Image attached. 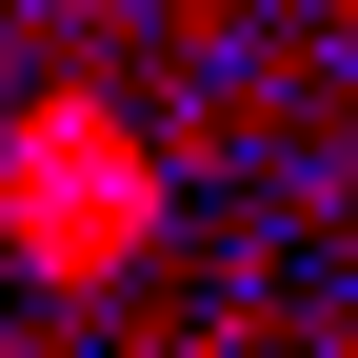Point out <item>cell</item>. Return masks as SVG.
<instances>
[{
	"mask_svg": "<svg viewBox=\"0 0 358 358\" xmlns=\"http://www.w3.org/2000/svg\"><path fill=\"white\" fill-rule=\"evenodd\" d=\"M100 140H120L100 100H40V120H20V159H0V199H20V239L60 259V279H100V259L159 219V179H100Z\"/></svg>",
	"mask_w": 358,
	"mask_h": 358,
	"instance_id": "1",
	"label": "cell"
}]
</instances>
